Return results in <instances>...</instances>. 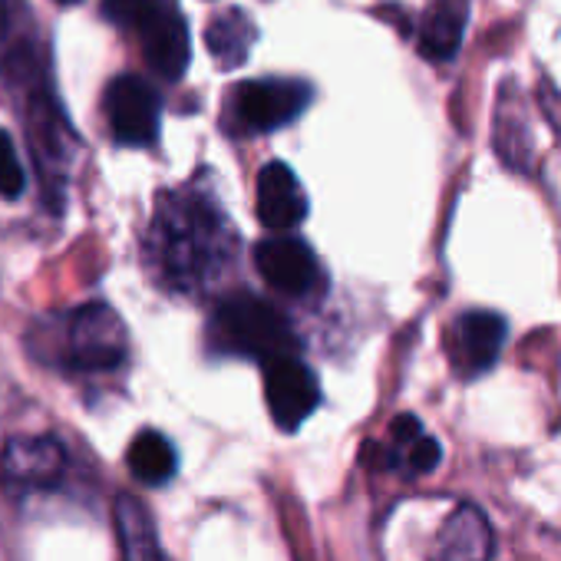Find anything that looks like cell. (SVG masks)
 <instances>
[{"label":"cell","mask_w":561,"mask_h":561,"mask_svg":"<svg viewBox=\"0 0 561 561\" xmlns=\"http://www.w3.org/2000/svg\"><path fill=\"white\" fill-rule=\"evenodd\" d=\"M149 257L165 288L198 295L228 271L234 257V231L208 195L175 188L159 195L149 225Z\"/></svg>","instance_id":"6da1fadb"},{"label":"cell","mask_w":561,"mask_h":561,"mask_svg":"<svg viewBox=\"0 0 561 561\" xmlns=\"http://www.w3.org/2000/svg\"><path fill=\"white\" fill-rule=\"evenodd\" d=\"M34 354L67 374H110L126 364V324L110 305H83L67 314L47 318L34 337Z\"/></svg>","instance_id":"7a4b0ae2"},{"label":"cell","mask_w":561,"mask_h":561,"mask_svg":"<svg viewBox=\"0 0 561 561\" xmlns=\"http://www.w3.org/2000/svg\"><path fill=\"white\" fill-rule=\"evenodd\" d=\"M103 18L139 37L146 64L165 83H179L192 64L188 21L175 0H103Z\"/></svg>","instance_id":"3957f363"},{"label":"cell","mask_w":561,"mask_h":561,"mask_svg":"<svg viewBox=\"0 0 561 561\" xmlns=\"http://www.w3.org/2000/svg\"><path fill=\"white\" fill-rule=\"evenodd\" d=\"M211 337L221 354L248 357L257 364L298 354L301 341L288 318L254 295H231L215 308Z\"/></svg>","instance_id":"277c9868"},{"label":"cell","mask_w":561,"mask_h":561,"mask_svg":"<svg viewBox=\"0 0 561 561\" xmlns=\"http://www.w3.org/2000/svg\"><path fill=\"white\" fill-rule=\"evenodd\" d=\"M311 100L314 90L301 80H248L234 90L231 113L248 133H274L295 123Z\"/></svg>","instance_id":"5b68a950"},{"label":"cell","mask_w":561,"mask_h":561,"mask_svg":"<svg viewBox=\"0 0 561 561\" xmlns=\"http://www.w3.org/2000/svg\"><path fill=\"white\" fill-rule=\"evenodd\" d=\"M261 367H264V400H267L271 420L280 430L295 433L321 407V383L314 370L298 354L267 360Z\"/></svg>","instance_id":"8992f818"},{"label":"cell","mask_w":561,"mask_h":561,"mask_svg":"<svg viewBox=\"0 0 561 561\" xmlns=\"http://www.w3.org/2000/svg\"><path fill=\"white\" fill-rule=\"evenodd\" d=\"M159 93L142 77L123 73L106 90V123L119 146H152L159 139Z\"/></svg>","instance_id":"52a82bcc"},{"label":"cell","mask_w":561,"mask_h":561,"mask_svg":"<svg viewBox=\"0 0 561 561\" xmlns=\"http://www.w3.org/2000/svg\"><path fill=\"white\" fill-rule=\"evenodd\" d=\"M254 267L277 295L305 298L321 285V264L301 238H267L254 248Z\"/></svg>","instance_id":"ba28073f"},{"label":"cell","mask_w":561,"mask_h":561,"mask_svg":"<svg viewBox=\"0 0 561 561\" xmlns=\"http://www.w3.org/2000/svg\"><path fill=\"white\" fill-rule=\"evenodd\" d=\"M508 324L495 311H466L456 318L449 331V357L459 377L476 380L489 374L499 364V354L505 347Z\"/></svg>","instance_id":"9c48e42d"},{"label":"cell","mask_w":561,"mask_h":561,"mask_svg":"<svg viewBox=\"0 0 561 561\" xmlns=\"http://www.w3.org/2000/svg\"><path fill=\"white\" fill-rule=\"evenodd\" d=\"M67 472V449L57 436H18L0 453V476L11 489H54Z\"/></svg>","instance_id":"30bf717a"},{"label":"cell","mask_w":561,"mask_h":561,"mask_svg":"<svg viewBox=\"0 0 561 561\" xmlns=\"http://www.w3.org/2000/svg\"><path fill=\"white\" fill-rule=\"evenodd\" d=\"M367 453H374L377 469H390V472H400L407 479L430 476L443 459V446L410 413L397 416L390 423V439L387 443H370Z\"/></svg>","instance_id":"8fae6325"},{"label":"cell","mask_w":561,"mask_h":561,"mask_svg":"<svg viewBox=\"0 0 561 561\" xmlns=\"http://www.w3.org/2000/svg\"><path fill=\"white\" fill-rule=\"evenodd\" d=\"M495 554V531L489 515L476 502H459L436 538L433 561H492Z\"/></svg>","instance_id":"7c38bea8"},{"label":"cell","mask_w":561,"mask_h":561,"mask_svg":"<svg viewBox=\"0 0 561 561\" xmlns=\"http://www.w3.org/2000/svg\"><path fill=\"white\" fill-rule=\"evenodd\" d=\"M257 218L271 231H291L308 218V195L285 162H267L257 172Z\"/></svg>","instance_id":"4fadbf2b"},{"label":"cell","mask_w":561,"mask_h":561,"mask_svg":"<svg viewBox=\"0 0 561 561\" xmlns=\"http://www.w3.org/2000/svg\"><path fill=\"white\" fill-rule=\"evenodd\" d=\"M469 24V0H433L420 24V54L446 64L459 54Z\"/></svg>","instance_id":"5bb4252c"},{"label":"cell","mask_w":561,"mask_h":561,"mask_svg":"<svg viewBox=\"0 0 561 561\" xmlns=\"http://www.w3.org/2000/svg\"><path fill=\"white\" fill-rule=\"evenodd\" d=\"M254 41H257V27L238 8L215 14L211 24H208V34H205V44H208V50H211V57L218 60L221 70H238L248 60Z\"/></svg>","instance_id":"9a60e30c"},{"label":"cell","mask_w":561,"mask_h":561,"mask_svg":"<svg viewBox=\"0 0 561 561\" xmlns=\"http://www.w3.org/2000/svg\"><path fill=\"white\" fill-rule=\"evenodd\" d=\"M116 531L123 545V561H165L152 515L139 499L133 495L116 499Z\"/></svg>","instance_id":"2e32d148"},{"label":"cell","mask_w":561,"mask_h":561,"mask_svg":"<svg viewBox=\"0 0 561 561\" xmlns=\"http://www.w3.org/2000/svg\"><path fill=\"white\" fill-rule=\"evenodd\" d=\"M126 466L142 485L159 489V485L172 482V476L179 472V453L169 443V436H162L156 430H142L126 449Z\"/></svg>","instance_id":"e0dca14e"},{"label":"cell","mask_w":561,"mask_h":561,"mask_svg":"<svg viewBox=\"0 0 561 561\" xmlns=\"http://www.w3.org/2000/svg\"><path fill=\"white\" fill-rule=\"evenodd\" d=\"M24 188H27V175H24V165L18 159V149H14L11 136L0 129V195L21 198Z\"/></svg>","instance_id":"ac0fdd59"},{"label":"cell","mask_w":561,"mask_h":561,"mask_svg":"<svg viewBox=\"0 0 561 561\" xmlns=\"http://www.w3.org/2000/svg\"><path fill=\"white\" fill-rule=\"evenodd\" d=\"M4 31H8V14H4V0H0V41H4Z\"/></svg>","instance_id":"d6986e66"},{"label":"cell","mask_w":561,"mask_h":561,"mask_svg":"<svg viewBox=\"0 0 561 561\" xmlns=\"http://www.w3.org/2000/svg\"><path fill=\"white\" fill-rule=\"evenodd\" d=\"M57 4H77V0H57Z\"/></svg>","instance_id":"ffe728a7"}]
</instances>
